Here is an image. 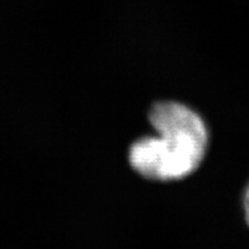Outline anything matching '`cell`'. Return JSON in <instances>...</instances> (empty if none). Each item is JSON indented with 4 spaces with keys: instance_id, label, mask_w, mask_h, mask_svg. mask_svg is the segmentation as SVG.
<instances>
[{
    "instance_id": "obj_2",
    "label": "cell",
    "mask_w": 249,
    "mask_h": 249,
    "mask_svg": "<svg viewBox=\"0 0 249 249\" xmlns=\"http://www.w3.org/2000/svg\"><path fill=\"white\" fill-rule=\"evenodd\" d=\"M243 210H244V216H246V221L249 225V183L247 184L246 190H244V195H243Z\"/></svg>"
},
{
    "instance_id": "obj_1",
    "label": "cell",
    "mask_w": 249,
    "mask_h": 249,
    "mask_svg": "<svg viewBox=\"0 0 249 249\" xmlns=\"http://www.w3.org/2000/svg\"><path fill=\"white\" fill-rule=\"evenodd\" d=\"M154 135L128 150L132 169L154 180H176L196 171L206 154L209 132L201 116L178 102H159L149 112Z\"/></svg>"
}]
</instances>
